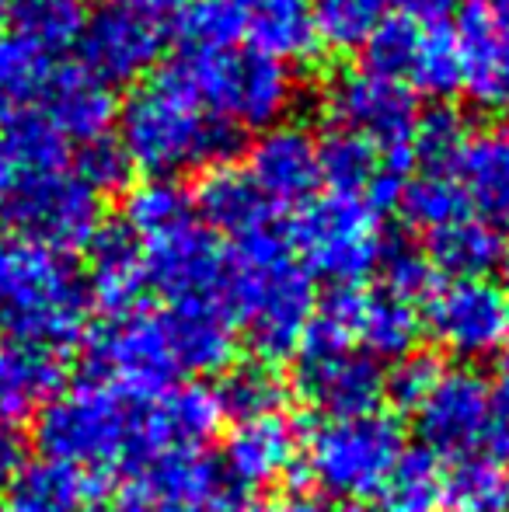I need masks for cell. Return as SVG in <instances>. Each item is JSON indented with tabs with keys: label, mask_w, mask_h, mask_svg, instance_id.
I'll return each mask as SVG.
<instances>
[{
	"label": "cell",
	"mask_w": 509,
	"mask_h": 512,
	"mask_svg": "<svg viewBox=\"0 0 509 512\" xmlns=\"http://www.w3.org/2000/svg\"><path fill=\"white\" fill-rule=\"evenodd\" d=\"M116 122V143L129 168L164 182L220 164L238 136L203 105L178 63L133 84L126 102L116 108Z\"/></svg>",
	"instance_id": "cell-1"
},
{
	"label": "cell",
	"mask_w": 509,
	"mask_h": 512,
	"mask_svg": "<svg viewBox=\"0 0 509 512\" xmlns=\"http://www.w3.org/2000/svg\"><path fill=\"white\" fill-rule=\"evenodd\" d=\"M314 300V279L297 262L286 234L269 227L234 241L227 255L224 307L234 324L245 328L258 359L276 363L300 349Z\"/></svg>",
	"instance_id": "cell-2"
},
{
	"label": "cell",
	"mask_w": 509,
	"mask_h": 512,
	"mask_svg": "<svg viewBox=\"0 0 509 512\" xmlns=\"http://www.w3.org/2000/svg\"><path fill=\"white\" fill-rule=\"evenodd\" d=\"M88 317V283L67 255L21 237L0 244V335L7 345L60 356L84 338Z\"/></svg>",
	"instance_id": "cell-3"
},
{
	"label": "cell",
	"mask_w": 509,
	"mask_h": 512,
	"mask_svg": "<svg viewBox=\"0 0 509 512\" xmlns=\"http://www.w3.org/2000/svg\"><path fill=\"white\" fill-rule=\"evenodd\" d=\"M178 67L185 70L203 105L231 133H265L279 126L297 95L290 67L248 46L182 56Z\"/></svg>",
	"instance_id": "cell-4"
},
{
	"label": "cell",
	"mask_w": 509,
	"mask_h": 512,
	"mask_svg": "<svg viewBox=\"0 0 509 512\" xmlns=\"http://www.w3.org/2000/svg\"><path fill=\"white\" fill-rule=\"evenodd\" d=\"M381 209L360 196L332 192L314 196L293 216L286 241L307 272L335 286H356L377 269L384 248Z\"/></svg>",
	"instance_id": "cell-5"
},
{
	"label": "cell",
	"mask_w": 509,
	"mask_h": 512,
	"mask_svg": "<svg viewBox=\"0 0 509 512\" xmlns=\"http://www.w3.org/2000/svg\"><path fill=\"white\" fill-rule=\"evenodd\" d=\"M129 432H133V408L126 405L123 394L98 380H84L39 408L35 443L42 460L95 474L105 467H126Z\"/></svg>",
	"instance_id": "cell-6"
},
{
	"label": "cell",
	"mask_w": 509,
	"mask_h": 512,
	"mask_svg": "<svg viewBox=\"0 0 509 512\" xmlns=\"http://www.w3.org/2000/svg\"><path fill=\"white\" fill-rule=\"evenodd\" d=\"M401 453L405 432L387 411L325 418L307 439V471L325 495L356 506L384 492Z\"/></svg>",
	"instance_id": "cell-7"
},
{
	"label": "cell",
	"mask_w": 509,
	"mask_h": 512,
	"mask_svg": "<svg viewBox=\"0 0 509 512\" xmlns=\"http://www.w3.org/2000/svg\"><path fill=\"white\" fill-rule=\"evenodd\" d=\"M0 220L14 237L60 255L88 248L91 237L105 227L102 196L70 164L14 178L0 192Z\"/></svg>",
	"instance_id": "cell-8"
},
{
	"label": "cell",
	"mask_w": 509,
	"mask_h": 512,
	"mask_svg": "<svg viewBox=\"0 0 509 512\" xmlns=\"http://www.w3.org/2000/svg\"><path fill=\"white\" fill-rule=\"evenodd\" d=\"M91 380L133 401H154L175 387L178 370L157 310L136 307L116 314L88 342Z\"/></svg>",
	"instance_id": "cell-9"
},
{
	"label": "cell",
	"mask_w": 509,
	"mask_h": 512,
	"mask_svg": "<svg viewBox=\"0 0 509 512\" xmlns=\"http://www.w3.org/2000/svg\"><path fill=\"white\" fill-rule=\"evenodd\" d=\"M325 108L335 119V129L363 136L387 157L412 168V143L422 115L405 84L374 67H349L328 81Z\"/></svg>",
	"instance_id": "cell-10"
},
{
	"label": "cell",
	"mask_w": 509,
	"mask_h": 512,
	"mask_svg": "<svg viewBox=\"0 0 509 512\" xmlns=\"http://www.w3.org/2000/svg\"><path fill=\"white\" fill-rule=\"evenodd\" d=\"M367 67L381 70L408 91L447 98L461 88V46L457 28L443 18L391 14L381 32L367 42Z\"/></svg>",
	"instance_id": "cell-11"
},
{
	"label": "cell",
	"mask_w": 509,
	"mask_h": 512,
	"mask_svg": "<svg viewBox=\"0 0 509 512\" xmlns=\"http://www.w3.org/2000/svg\"><path fill=\"white\" fill-rule=\"evenodd\" d=\"M164 39L168 28L157 11L109 0L84 18L74 46L84 74L112 88V84H140L147 74H154Z\"/></svg>",
	"instance_id": "cell-12"
},
{
	"label": "cell",
	"mask_w": 509,
	"mask_h": 512,
	"mask_svg": "<svg viewBox=\"0 0 509 512\" xmlns=\"http://www.w3.org/2000/svg\"><path fill=\"white\" fill-rule=\"evenodd\" d=\"M140 248L147 290L168 300V307L224 300L227 251L220 237L199 223V216L143 237Z\"/></svg>",
	"instance_id": "cell-13"
},
{
	"label": "cell",
	"mask_w": 509,
	"mask_h": 512,
	"mask_svg": "<svg viewBox=\"0 0 509 512\" xmlns=\"http://www.w3.org/2000/svg\"><path fill=\"white\" fill-rule=\"evenodd\" d=\"M426 331L461 359H489L509 342V300L489 279H450L426 300Z\"/></svg>",
	"instance_id": "cell-14"
},
{
	"label": "cell",
	"mask_w": 509,
	"mask_h": 512,
	"mask_svg": "<svg viewBox=\"0 0 509 512\" xmlns=\"http://www.w3.org/2000/svg\"><path fill=\"white\" fill-rule=\"evenodd\" d=\"M224 425V411L213 387L182 384L164 391L161 398L143 401L133 408V432H129V471H143L150 460L168 453H203V446Z\"/></svg>",
	"instance_id": "cell-15"
},
{
	"label": "cell",
	"mask_w": 509,
	"mask_h": 512,
	"mask_svg": "<svg viewBox=\"0 0 509 512\" xmlns=\"http://www.w3.org/2000/svg\"><path fill=\"white\" fill-rule=\"evenodd\" d=\"M112 512H245L231 485L203 453H168L136 471Z\"/></svg>",
	"instance_id": "cell-16"
},
{
	"label": "cell",
	"mask_w": 509,
	"mask_h": 512,
	"mask_svg": "<svg viewBox=\"0 0 509 512\" xmlns=\"http://www.w3.org/2000/svg\"><path fill=\"white\" fill-rule=\"evenodd\" d=\"M485 408H489V384L475 370H443L440 380L429 387L419 401L415 415V436L422 439V450L436 460H464L482 443Z\"/></svg>",
	"instance_id": "cell-17"
},
{
	"label": "cell",
	"mask_w": 509,
	"mask_h": 512,
	"mask_svg": "<svg viewBox=\"0 0 509 512\" xmlns=\"http://www.w3.org/2000/svg\"><path fill=\"white\" fill-rule=\"evenodd\" d=\"M241 168L272 209H300L321 189V143L297 122H279L255 136Z\"/></svg>",
	"instance_id": "cell-18"
},
{
	"label": "cell",
	"mask_w": 509,
	"mask_h": 512,
	"mask_svg": "<svg viewBox=\"0 0 509 512\" xmlns=\"http://www.w3.org/2000/svg\"><path fill=\"white\" fill-rule=\"evenodd\" d=\"M293 387L304 405L325 418H353L377 411L384 401V370L363 349L300 356Z\"/></svg>",
	"instance_id": "cell-19"
},
{
	"label": "cell",
	"mask_w": 509,
	"mask_h": 512,
	"mask_svg": "<svg viewBox=\"0 0 509 512\" xmlns=\"http://www.w3.org/2000/svg\"><path fill=\"white\" fill-rule=\"evenodd\" d=\"M464 206L492 230H509V119L468 126L454 161L447 164Z\"/></svg>",
	"instance_id": "cell-20"
},
{
	"label": "cell",
	"mask_w": 509,
	"mask_h": 512,
	"mask_svg": "<svg viewBox=\"0 0 509 512\" xmlns=\"http://www.w3.org/2000/svg\"><path fill=\"white\" fill-rule=\"evenodd\" d=\"M461 88L478 108L509 115V7H475L457 25Z\"/></svg>",
	"instance_id": "cell-21"
},
{
	"label": "cell",
	"mask_w": 509,
	"mask_h": 512,
	"mask_svg": "<svg viewBox=\"0 0 509 512\" xmlns=\"http://www.w3.org/2000/svg\"><path fill=\"white\" fill-rule=\"evenodd\" d=\"M297 446V425L283 415L238 422L224 443L220 474H224L231 488H245V492L272 488L293 471Z\"/></svg>",
	"instance_id": "cell-22"
},
{
	"label": "cell",
	"mask_w": 509,
	"mask_h": 512,
	"mask_svg": "<svg viewBox=\"0 0 509 512\" xmlns=\"http://www.w3.org/2000/svg\"><path fill=\"white\" fill-rule=\"evenodd\" d=\"M192 209L206 230L227 234L231 241H245V237L276 227V209L255 189L241 164L220 161L206 168L192 192Z\"/></svg>",
	"instance_id": "cell-23"
},
{
	"label": "cell",
	"mask_w": 509,
	"mask_h": 512,
	"mask_svg": "<svg viewBox=\"0 0 509 512\" xmlns=\"http://www.w3.org/2000/svg\"><path fill=\"white\" fill-rule=\"evenodd\" d=\"M408 164L387 157L381 147L346 129H335L321 143V182H328L332 192L360 196L377 209L398 203L401 182L408 178Z\"/></svg>",
	"instance_id": "cell-24"
},
{
	"label": "cell",
	"mask_w": 509,
	"mask_h": 512,
	"mask_svg": "<svg viewBox=\"0 0 509 512\" xmlns=\"http://www.w3.org/2000/svg\"><path fill=\"white\" fill-rule=\"evenodd\" d=\"M161 324L178 370L224 373L234 363L238 328H234V317L224 307V300L168 307L161 310Z\"/></svg>",
	"instance_id": "cell-25"
},
{
	"label": "cell",
	"mask_w": 509,
	"mask_h": 512,
	"mask_svg": "<svg viewBox=\"0 0 509 512\" xmlns=\"http://www.w3.org/2000/svg\"><path fill=\"white\" fill-rule=\"evenodd\" d=\"M88 293L109 317L140 307L147 293L143 279V248L123 223H105L88 244Z\"/></svg>",
	"instance_id": "cell-26"
},
{
	"label": "cell",
	"mask_w": 509,
	"mask_h": 512,
	"mask_svg": "<svg viewBox=\"0 0 509 512\" xmlns=\"http://www.w3.org/2000/svg\"><path fill=\"white\" fill-rule=\"evenodd\" d=\"M35 112L46 115V122L63 136L81 147L95 140H105L116 122V102H112V88L98 84L81 67H60L49 81L46 95Z\"/></svg>",
	"instance_id": "cell-27"
},
{
	"label": "cell",
	"mask_w": 509,
	"mask_h": 512,
	"mask_svg": "<svg viewBox=\"0 0 509 512\" xmlns=\"http://www.w3.org/2000/svg\"><path fill=\"white\" fill-rule=\"evenodd\" d=\"M234 7L248 49H258L279 63L304 60L318 49L314 0H234Z\"/></svg>",
	"instance_id": "cell-28"
},
{
	"label": "cell",
	"mask_w": 509,
	"mask_h": 512,
	"mask_svg": "<svg viewBox=\"0 0 509 512\" xmlns=\"http://www.w3.org/2000/svg\"><path fill=\"white\" fill-rule=\"evenodd\" d=\"M63 387V363L56 352L0 345V418H18L39 411Z\"/></svg>",
	"instance_id": "cell-29"
},
{
	"label": "cell",
	"mask_w": 509,
	"mask_h": 512,
	"mask_svg": "<svg viewBox=\"0 0 509 512\" xmlns=\"http://www.w3.org/2000/svg\"><path fill=\"white\" fill-rule=\"evenodd\" d=\"M506 234L492 230L475 216L447 223V227L426 234V258L436 272L450 279H485L506 255Z\"/></svg>",
	"instance_id": "cell-30"
},
{
	"label": "cell",
	"mask_w": 509,
	"mask_h": 512,
	"mask_svg": "<svg viewBox=\"0 0 509 512\" xmlns=\"http://www.w3.org/2000/svg\"><path fill=\"white\" fill-rule=\"evenodd\" d=\"M95 495V474L56 464V460H39L18 474L7 499H11V512H74L95 502Z\"/></svg>",
	"instance_id": "cell-31"
},
{
	"label": "cell",
	"mask_w": 509,
	"mask_h": 512,
	"mask_svg": "<svg viewBox=\"0 0 509 512\" xmlns=\"http://www.w3.org/2000/svg\"><path fill=\"white\" fill-rule=\"evenodd\" d=\"M213 394H217L224 418L255 422V418H269L283 411L286 380L279 377L276 363L248 356V359H234V363L220 373V384L213 387Z\"/></svg>",
	"instance_id": "cell-32"
},
{
	"label": "cell",
	"mask_w": 509,
	"mask_h": 512,
	"mask_svg": "<svg viewBox=\"0 0 509 512\" xmlns=\"http://www.w3.org/2000/svg\"><path fill=\"white\" fill-rule=\"evenodd\" d=\"M60 70L56 56L21 35H0V119L39 108L49 81Z\"/></svg>",
	"instance_id": "cell-33"
},
{
	"label": "cell",
	"mask_w": 509,
	"mask_h": 512,
	"mask_svg": "<svg viewBox=\"0 0 509 512\" xmlns=\"http://www.w3.org/2000/svg\"><path fill=\"white\" fill-rule=\"evenodd\" d=\"M426 331L422 314L415 304L398 300L391 293L377 290L363 297V317H360V345L367 356L381 359H405L419 349V338Z\"/></svg>",
	"instance_id": "cell-34"
},
{
	"label": "cell",
	"mask_w": 509,
	"mask_h": 512,
	"mask_svg": "<svg viewBox=\"0 0 509 512\" xmlns=\"http://www.w3.org/2000/svg\"><path fill=\"white\" fill-rule=\"evenodd\" d=\"M363 297L356 286H332L321 300H314L311 321L300 338V356H325V352H346L360 342Z\"/></svg>",
	"instance_id": "cell-35"
},
{
	"label": "cell",
	"mask_w": 509,
	"mask_h": 512,
	"mask_svg": "<svg viewBox=\"0 0 509 512\" xmlns=\"http://www.w3.org/2000/svg\"><path fill=\"white\" fill-rule=\"evenodd\" d=\"M398 206L401 216L415 230H422V234H433V230L447 227V223L461 220V216H471L447 168L408 171V178L401 182L398 192Z\"/></svg>",
	"instance_id": "cell-36"
},
{
	"label": "cell",
	"mask_w": 509,
	"mask_h": 512,
	"mask_svg": "<svg viewBox=\"0 0 509 512\" xmlns=\"http://www.w3.org/2000/svg\"><path fill=\"white\" fill-rule=\"evenodd\" d=\"M394 0H314V35L318 46L335 53L367 49V42L391 18Z\"/></svg>",
	"instance_id": "cell-37"
},
{
	"label": "cell",
	"mask_w": 509,
	"mask_h": 512,
	"mask_svg": "<svg viewBox=\"0 0 509 512\" xmlns=\"http://www.w3.org/2000/svg\"><path fill=\"white\" fill-rule=\"evenodd\" d=\"M450 512H509V467L492 457H464L443 474Z\"/></svg>",
	"instance_id": "cell-38"
},
{
	"label": "cell",
	"mask_w": 509,
	"mask_h": 512,
	"mask_svg": "<svg viewBox=\"0 0 509 512\" xmlns=\"http://www.w3.org/2000/svg\"><path fill=\"white\" fill-rule=\"evenodd\" d=\"M7 18L14 21V35L46 49L49 56H60L74 46L84 25L77 0H11Z\"/></svg>",
	"instance_id": "cell-39"
},
{
	"label": "cell",
	"mask_w": 509,
	"mask_h": 512,
	"mask_svg": "<svg viewBox=\"0 0 509 512\" xmlns=\"http://www.w3.org/2000/svg\"><path fill=\"white\" fill-rule=\"evenodd\" d=\"M196 216L192 209V196L175 182H164V178H147L143 185H133L123 206V227L136 241L143 237H154L161 230L175 227V223Z\"/></svg>",
	"instance_id": "cell-40"
},
{
	"label": "cell",
	"mask_w": 509,
	"mask_h": 512,
	"mask_svg": "<svg viewBox=\"0 0 509 512\" xmlns=\"http://www.w3.org/2000/svg\"><path fill=\"white\" fill-rule=\"evenodd\" d=\"M443 464L422 446L405 450L387 478L384 492L391 512H433L443 502Z\"/></svg>",
	"instance_id": "cell-41"
},
{
	"label": "cell",
	"mask_w": 509,
	"mask_h": 512,
	"mask_svg": "<svg viewBox=\"0 0 509 512\" xmlns=\"http://www.w3.org/2000/svg\"><path fill=\"white\" fill-rule=\"evenodd\" d=\"M175 35L185 56L238 46V7L234 0H182L175 14Z\"/></svg>",
	"instance_id": "cell-42"
},
{
	"label": "cell",
	"mask_w": 509,
	"mask_h": 512,
	"mask_svg": "<svg viewBox=\"0 0 509 512\" xmlns=\"http://www.w3.org/2000/svg\"><path fill=\"white\" fill-rule=\"evenodd\" d=\"M377 272H381V290L398 300H408V304L429 300V293L436 290V269L426 258V251H419L412 241H401V237H384Z\"/></svg>",
	"instance_id": "cell-43"
},
{
	"label": "cell",
	"mask_w": 509,
	"mask_h": 512,
	"mask_svg": "<svg viewBox=\"0 0 509 512\" xmlns=\"http://www.w3.org/2000/svg\"><path fill=\"white\" fill-rule=\"evenodd\" d=\"M443 363L429 352H412V356L398 359L394 370L384 377V398H391L401 411H415L419 401L429 394V387L440 380Z\"/></svg>",
	"instance_id": "cell-44"
},
{
	"label": "cell",
	"mask_w": 509,
	"mask_h": 512,
	"mask_svg": "<svg viewBox=\"0 0 509 512\" xmlns=\"http://www.w3.org/2000/svg\"><path fill=\"white\" fill-rule=\"evenodd\" d=\"M74 171L98 192V196H105V192L123 189L133 168H129L123 147H119L112 136H105V140H95V143H88V147H81Z\"/></svg>",
	"instance_id": "cell-45"
},
{
	"label": "cell",
	"mask_w": 509,
	"mask_h": 512,
	"mask_svg": "<svg viewBox=\"0 0 509 512\" xmlns=\"http://www.w3.org/2000/svg\"><path fill=\"white\" fill-rule=\"evenodd\" d=\"M482 446L496 464L509 467V380L499 387H489V408H485Z\"/></svg>",
	"instance_id": "cell-46"
},
{
	"label": "cell",
	"mask_w": 509,
	"mask_h": 512,
	"mask_svg": "<svg viewBox=\"0 0 509 512\" xmlns=\"http://www.w3.org/2000/svg\"><path fill=\"white\" fill-rule=\"evenodd\" d=\"M28 467V436L21 432L18 422L0 418V495L11 492L18 474Z\"/></svg>",
	"instance_id": "cell-47"
},
{
	"label": "cell",
	"mask_w": 509,
	"mask_h": 512,
	"mask_svg": "<svg viewBox=\"0 0 509 512\" xmlns=\"http://www.w3.org/2000/svg\"><path fill=\"white\" fill-rule=\"evenodd\" d=\"M405 7V14H422V18H440L450 7V0H394Z\"/></svg>",
	"instance_id": "cell-48"
},
{
	"label": "cell",
	"mask_w": 509,
	"mask_h": 512,
	"mask_svg": "<svg viewBox=\"0 0 509 512\" xmlns=\"http://www.w3.org/2000/svg\"><path fill=\"white\" fill-rule=\"evenodd\" d=\"M279 512H332L325 506V502L318 499V495H293V499H286Z\"/></svg>",
	"instance_id": "cell-49"
},
{
	"label": "cell",
	"mask_w": 509,
	"mask_h": 512,
	"mask_svg": "<svg viewBox=\"0 0 509 512\" xmlns=\"http://www.w3.org/2000/svg\"><path fill=\"white\" fill-rule=\"evenodd\" d=\"M499 272H503V283H499V290H503L506 300H509V248H506V255H503V262H499Z\"/></svg>",
	"instance_id": "cell-50"
},
{
	"label": "cell",
	"mask_w": 509,
	"mask_h": 512,
	"mask_svg": "<svg viewBox=\"0 0 509 512\" xmlns=\"http://www.w3.org/2000/svg\"><path fill=\"white\" fill-rule=\"evenodd\" d=\"M342 512H391V509H384V506H367V502H356V506H349V509H342Z\"/></svg>",
	"instance_id": "cell-51"
},
{
	"label": "cell",
	"mask_w": 509,
	"mask_h": 512,
	"mask_svg": "<svg viewBox=\"0 0 509 512\" xmlns=\"http://www.w3.org/2000/svg\"><path fill=\"white\" fill-rule=\"evenodd\" d=\"M123 4H136V7H150V11H157L164 0H123Z\"/></svg>",
	"instance_id": "cell-52"
},
{
	"label": "cell",
	"mask_w": 509,
	"mask_h": 512,
	"mask_svg": "<svg viewBox=\"0 0 509 512\" xmlns=\"http://www.w3.org/2000/svg\"><path fill=\"white\" fill-rule=\"evenodd\" d=\"M7 14H11V0H0V28H4Z\"/></svg>",
	"instance_id": "cell-53"
},
{
	"label": "cell",
	"mask_w": 509,
	"mask_h": 512,
	"mask_svg": "<svg viewBox=\"0 0 509 512\" xmlns=\"http://www.w3.org/2000/svg\"><path fill=\"white\" fill-rule=\"evenodd\" d=\"M503 370H506V380H509V342L503 345Z\"/></svg>",
	"instance_id": "cell-54"
},
{
	"label": "cell",
	"mask_w": 509,
	"mask_h": 512,
	"mask_svg": "<svg viewBox=\"0 0 509 512\" xmlns=\"http://www.w3.org/2000/svg\"><path fill=\"white\" fill-rule=\"evenodd\" d=\"M482 7H509V0H482Z\"/></svg>",
	"instance_id": "cell-55"
},
{
	"label": "cell",
	"mask_w": 509,
	"mask_h": 512,
	"mask_svg": "<svg viewBox=\"0 0 509 512\" xmlns=\"http://www.w3.org/2000/svg\"><path fill=\"white\" fill-rule=\"evenodd\" d=\"M74 512H105V509L95 506V502H88V506H81V509H74Z\"/></svg>",
	"instance_id": "cell-56"
},
{
	"label": "cell",
	"mask_w": 509,
	"mask_h": 512,
	"mask_svg": "<svg viewBox=\"0 0 509 512\" xmlns=\"http://www.w3.org/2000/svg\"><path fill=\"white\" fill-rule=\"evenodd\" d=\"M245 512H272V509H245Z\"/></svg>",
	"instance_id": "cell-57"
},
{
	"label": "cell",
	"mask_w": 509,
	"mask_h": 512,
	"mask_svg": "<svg viewBox=\"0 0 509 512\" xmlns=\"http://www.w3.org/2000/svg\"><path fill=\"white\" fill-rule=\"evenodd\" d=\"M0 512H11V509H0Z\"/></svg>",
	"instance_id": "cell-58"
}]
</instances>
